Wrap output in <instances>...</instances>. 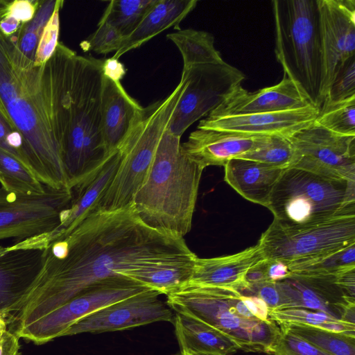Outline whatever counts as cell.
I'll return each mask as SVG.
<instances>
[{"mask_svg":"<svg viewBox=\"0 0 355 355\" xmlns=\"http://www.w3.org/2000/svg\"><path fill=\"white\" fill-rule=\"evenodd\" d=\"M238 158L257 161L287 169L293 159V148L288 137L265 135L259 145Z\"/></svg>","mask_w":355,"mask_h":355,"instance_id":"obj_36","label":"cell"},{"mask_svg":"<svg viewBox=\"0 0 355 355\" xmlns=\"http://www.w3.org/2000/svg\"><path fill=\"white\" fill-rule=\"evenodd\" d=\"M279 327L330 355H355V337L305 325L284 324Z\"/></svg>","mask_w":355,"mask_h":355,"instance_id":"obj_32","label":"cell"},{"mask_svg":"<svg viewBox=\"0 0 355 355\" xmlns=\"http://www.w3.org/2000/svg\"><path fill=\"white\" fill-rule=\"evenodd\" d=\"M0 355H21L19 338L8 329L0 338Z\"/></svg>","mask_w":355,"mask_h":355,"instance_id":"obj_47","label":"cell"},{"mask_svg":"<svg viewBox=\"0 0 355 355\" xmlns=\"http://www.w3.org/2000/svg\"><path fill=\"white\" fill-rule=\"evenodd\" d=\"M157 1H110L99 21L112 26L124 38L135 30L144 17Z\"/></svg>","mask_w":355,"mask_h":355,"instance_id":"obj_30","label":"cell"},{"mask_svg":"<svg viewBox=\"0 0 355 355\" xmlns=\"http://www.w3.org/2000/svg\"><path fill=\"white\" fill-rule=\"evenodd\" d=\"M42 67L0 32V105L33 152L40 181L54 189L69 188L42 92Z\"/></svg>","mask_w":355,"mask_h":355,"instance_id":"obj_3","label":"cell"},{"mask_svg":"<svg viewBox=\"0 0 355 355\" xmlns=\"http://www.w3.org/2000/svg\"><path fill=\"white\" fill-rule=\"evenodd\" d=\"M42 268L9 329L15 333L104 279H131L137 271L193 261L183 238L143 223L132 205L88 212L73 227L49 238Z\"/></svg>","mask_w":355,"mask_h":355,"instance_id":"obj_1","label":"cell"},{"mask_svg":"<svg viewBox=\"0 0 355 355\" xmlns=\"http://www.w3.org/2000/svg\"><path fill=\"white\" fill-rule=\"evenodd\" d=\"M103 61L59 42L42 67V92L70 189L110 154L101 135Z\"/></svg>","mask_w":355,"mask_h":355,"instance_id":"obj_2","label":"cell"},{"mask_svg":"<svg viewBox=\"0 0 355 355\" xmlns=\"http://www.w3.org/2000/svg\"><path fill=\"white\" fill-rule=\"evenodd\" d=\"M288 139L293 148L290 168L355 181V136L331 132L314 121Z\"/></svg>","mask_w":355,"mask_h":355,"instance_id":"obj_13","label":"cell"},{"mask_svg":"<svg viewBox=\"0 0 355 355\" xmlns=\"http://www.w3.org/2000/svg\"><path fill=\"white\" fill-rule=\"evenodd\" d=\"M197 3L196 0H157L135 30L123 39L112 58L119 60L125 53L139 47L171 27L180 30V23Z\"/></svg>","mask_w":355,"mask_h":355,"instance_id":"obj_25","label":"cell"},{"mask_svg":"<svg viewBox=\"0 0 355 355\" xmlns=\"http://www.w3.org/2000/svg\"><path fill=\"white\" fill-rule=\"evenodd\" d=\"M266 355H282V354H277V353H269V354H266Z\"/></svg>","mask_w":355,"mask_h":355,"instance_id":"obj_52","label":"cell"},{"mask_svg":"<svg viewBox=\"0 0 355 355\" xmlns=\"http://www.w3.org/2000/svg\"><path fill=\"white\" fill-rule=\"evenodd\" d=\"M72 198L71 189L47 187L41 195H24L0 187V241L21 240L50 232L60 223Z\"/></svg>","mask_w":355,"mask_h":355,"instance_id":"obj_12","label":"cell"},{"mask_svg":"<svg viewBox=\"0 0 355 355\" xmlns=\"http://www.w3.org/2000/svg\"><path fill=\"white\" fill-rule=\"evenodd\" d=\"M353 96H355V55L347 59L338 69L327 89L324 101H338Z\"/></svg>","mask_w":355,"mask_h":355,"instance_id":"obj_37","label":"cell"},{"mask_svg":"<svg viewBox=\"0 0 355 355\" xmlns=\"http://www.w3.org/2000/svg\"><path fill=\"white\" fill-rule=\"evenodd\" d=\"M149 288L127 277H110L85 288L73 297L15 334L42 345L64 333L80 319Z\"/></svg>","mask_w":355,"mask_h":355,"instance_id":"obj_11","label":"cell"},{"mask_svg":"<svg viewBox=\"0 0 355 355\" xmlns=\"http://www.w3.org/2000/svg\"><path fill=\"white\" fill-rule=\"evenodd\" d=\"M266 207L275 221L290 227L355 214V181L333 180L289 168L276 183Z\"/></svg>","mask_w":355,"mask_h":355,"instance_id":"obj_7","label":"cell"},{"mask_svg":"<svg viewBox=\"0 0 355 355\" xmlns=\"http://www.w3.org/2000/svg\"><path fill=\"white\" fill-rule=\"evenodd\" d=\"M178 355H225L215 352H180Z\"/></svg>","mask_w":355,"mask_h":355,"instance_id":"obj_49","label":"cell"},{"mask_svg":"<svg viewBox=\"0 0 355 355\" xmlns=\"http://www.w3.org/2000/svg\"><path fill=\"white\" fill-rule=\"evenodd\" d=\"M275 47L284 75L318 108L324 99V63L318 0H274Z\"/></svg>","mask_w":355,"mask_h":355,"instance_id":"obj_5","label":"cell"},{"mask_svg":"<svg viewBox=\"0 0 355 355\" xmlns=\"http://www.w3.org/2000/svg\"><path fill=\"white\" fill-rule=\"evenodd\" d=\"M318 5L324 53L325 96L338 69L347 59L355 55V1L318 0Z\"/></svg>","mask_w":355,"mask_h":355,"instance_id":"obj_16","label":"cell"},{"mask_svg":"<svg viewBox=\"0 0 355 355\" xmlns=\"http://www.w3.org/2000/svg\"><path fill=\"white\" fill-rule=\"evenodd\" d=\"M0 183L11 192L24 195L43 194L48 186L43 184L23 163L0 148Z\"/></svg>","mask_w":355,"mask_h":355,"instance_id":"obj_29","label":"cell"},{"mask_svg":"<svg viewBox=\"0 0 355 355\" xmlns=\"http://www.w3.org/2000/svg\"><path fill=\"white\" fill-rule=\"evenodd\" d=\"M288 266L291 275L336 276L355 268V243L311 260L288 264Z\"/></svg>","mask_w":355,"mask_h":355,"instance_id":"obj_31","label":"cell"},{"mask_svg":"<svg viewBox=\"0 0 355 355\" xmlns=\"http://www.w3.org/2000/svg\"><path fill=\"white\" fill-rule=\"evenodd\" d=\"M287 301V308L323 311L343 320L345 312L355 306L336 282V276L291 275L277 282Z\"/></svg>","mask_w":355,"mask_h":355,"instance_id":"obj_19","label":"cell"},{"mask_svg":"<svg viewBox=\"0 0 355 355\" xmlns=\"http://www.w3.org/2000/svg\"><path fill=\"white\" fill-rule=\"evenodd\" d=\"M280 334L272 352L282 355H330L279 327Z\"/></svg>","mask_w":355,"mask_h":355,"instance_id":"obj_40","label":"cell"},{"mask_svg":"<svg viewBox=\"0 0 355 355\" xmlns=\"http://www.w3.org/2000/svg\"><path fill=\"white\" fill-rule=\"evenodd\" d=\"M40 1V0L11 1L6 13L14 17L22 25L34 17Z\"/></svg>","mask_w":355,"mask_h":355,"instance_id":"obj_42","label":"cell"},{"mask_svg":"<svg viewBox=\"0 0 355 355\" xmlns=\"http://www.w3.org/2000/svg\"><path fill=\"white\" fill-rule=\"evenodd\" d=\"M269 319L277 324H300L355 337V324L320 311L288 308L269 311Z\"/></svg>","mask_w":355,"mask_h":355,"instance_id":"obj_28","label":"cell"},{"mask_svg":"<svg viewBox=\"0 0 355 355\" xmlns=\"http://www.w3.org/2000/svg\"><path fill=\"white\" fill-rule=\"evenodd\" d=\"M160 295L148 288L112 303L78 320L64 336L119 331L155 322H173V313L159 299Z\"/></svg>","mask_w":355,"mask_h":355,"instance_id":"obj_15","label":"cell"},{"mask_svg":"<svg viewBox=\"0 0 355 355\" xmlns=\"http://www.w3.org/2000/svg\"><path fill=\"white\" fill-rule=\"evenodd\" d=\"M319 108L312 105L295 110L225 116H207L198 128L234 132L251 135L288 137L312 124Z\"/></svg>","mask_w":355,"mask_h":355,"instance_id":"obj_17","label":"cell"},{"mask_svg":"<svg viewBox=\"0 0 355 355\" xmlns=\"http://www.w3.org/2000/svg\"><path fill=\"white\" fill-rule=\"evenodd\" d=\"M120 159L119 150L112 151L96 169L71 189V203L63 211L60 225L47 232L48 237L51 238L69 230L93 208L112 182Z\"/></svg>","mask_w":355,"mask_h":355,"instance_id":"obj_23","label":"cell"},{"mask_svg":"<svg viewBox=\"0 0 355 355\" xmlns=\"http://www.w3.org/2000/svg\"><path fill=\"white\" fill-rule=\"evenodd\" d=\"M186 85L168 130L181 137L196 121L220 105L245 80V74L226 62L183 67Z\"/></svg>","mask_w":355,"mask_h":355,"instance_id":"obj_10","label":"cell"},{"mask_svg":"<svg viewBox=\"0 0 355 355\" xmlns=\"http://www.w3.org/2000/svg\"><path fill=\"white\" fill-rule=\"evenodd\" d=\"M185 85L186 80L182 76L168 96L143 108L140 119L118 148L121 159L112 182L88 212L113 211L132 205L148 173L159 141L168 126Z\"/></svg>","mask_w":355,"mask_h":355,"instance_id":"obj_8","label":"cell"},{"mask_svg":"<svg viewBox=\"0 0 355 355\" xmlns=\"http://www.w3.org/2000/svg\"><path fill=\"white\" fill-rule=\"evenodd\" d=\"M102 71L105 77L114 81L120 82L125 75L126 69L124 65L117 59L112 57L103 60Z\"/></svg>","mask_w":355,"mask_h":355,"instance_id":"obj_46","label":"cell"},{"mask_svg":"<svg viewBox=\"0 0 355 355\" xmlns=\"http://www.w3.org/2000/svg\"><path fill=\"white\" fill-rule=\"evenodd\" d=\"M264 259L258 243L233 254L214 258L197 257L189 282L232 288L241 293L247 288L246 272Z\"/></svg>","mask_w":355,"mask_h":355,"instance_id":"obj_22","label":"cell"},{"mask_svg":"<svg viewBox=\"0 0 355 355\" xmlns=\"http://www.w3.org/2000/svg\"><path fill=\"white\" fill-rule=\"evenodd\" d=\"M245 292L249 293L246 295H255L261 298L268 306L269 311L287 308L286 297L278 282H265L252 285Z\"/></svg>","mask_w":355,"mask_h":355,"instance_id":"obj_41","label":"cell"},{"mask_svg":"<svg viewBox=\"0 0 355 355\" xmlns=\"http://www.w3.org/2000/svg\"><path fill=\"white\" fill-rule=\"evenodd\" d=\"M8 330V322L3 315L0 313V338Z\"/></svg>","mask_w":355,"mask_h":355,"instance_id":"obj_50","label":"cell"},{"mask_svg":"<svg viewBox=\"0 0 355 355\" xmlns=\"http://www.w3.org/2000/svg\"><path fill=\"white\" fill-rule=\"evenodd\" d=\"M312 105L297 85L284 75L277 84L248 92L239 86L209 116L284 112Z\"/></svg>","mask_w":355,"mask_h":355,"instance_id":"obj_18","label":"cell"},{"mask_svg":"<svg viewBox=\"0 0 355 355\" xmlns=\"http://www.w3.org/2000/svg\"><path fill=\"white\" fill-rule=\"evenodd\" d=\"M0 148L13 155L40 180V171L36 157L21 132L0 105Z\"/></svg>","mask_w":355,"mask_h":355,"instance_id":"obj_35","label":"cell"},{"mask_svg":"<svg viewBox=\"0 0 355 355\" xmlns=\"http://www.w3.org/2000/svg\"><path fill=\"white\" fill-rule=\"evenodd\" d=\"M336 282L344 294L355 301V268L337 275Z\"/></svg>","mask_w":355,"mask_h":355,"instance_id":"obj_45","label":"cell"},{"mask_svg":"<svg viewBox=\"0 0 355 355\" xmlns=\"http://www.w3.org/2000/svg\"><path fill=\"white\" fill-rule=\"evenodd\" d=\"M242 295L232 288L188 282L166 295V304L177 313L198 320L228 336L239 350L271 353L280 334L279 327L270 319L256 318Z\"/></svg>","mask_w":355,"mask_h":355,"instance_id":"obj_6","label":"cell"},{"mask_svg":"<svg viewBox=\"0 0 355 355\" xmlns=\"http://www.w3.org/2000/svg\"><path fill=\"white\" fill-rule=\"evenodd\" d=\"M242 299L256 318L263 321L269 320V309L261 298L255 295H242Z\"/></svg>","mask_w":355,"mask_h":355,"instance_id":"obj_44","label":"cell"},{"mask_svg":"<svg viewBox=\"0 0 355 355\" xmlns=\"http://www.w3.org/2000/svg\"><path fill=\"white\" fill-rule=\"evenodd\" d=\"M224 167V180L232 188L245 199L264 207L286 170L243 158L232 159Z\"/></svg>","mask_w":355,"mask_h":355,"instance_id":"obj_24","label":"cell"},{"mask_svg":"<svg viewBox=\"0 0 355 355\" xmlns=\"http://www.w3.org/2000/svg\"><path fill=\"white\" fill-rule=\"evenodd\" d=\"M47 246L42 234L0 245V313L8 327L40 271Z\"/></svg>","mask_w":355,"mask_h":355,"instance_id":"obj_14","label":"cell"},{"mask_svg":"<svg viewBox=\"0 0 355 355\" xmlns=\"http://www.w3.org/2000/svg\"><path fill=\"white\" fill-rule=\"evenodd\" d=\"M10 2L11 1L0 0V17L6 12Z\"/></svg>","mask_w":355,"mask_h":355,"instance_id":"obj_51","label":"cell"},{"mask_svg":"<svg viewBox=\"0 0 355 355\" xmlns=\"http://www.w3.org/2000/svg\"><path fill=\"white\" fill-rule=\"evenodd\" d=\"M64 1L58 0L56 8L40 38L37 48L34 64L42 66L53 54L59 43L60 10Z\"/></svg>","mask_w":355,"mask_h":355,"instance_id":"obj_39","label":"cell"},{"mask_svg":"<svg viewBox=\"0 0 355 355\" xmlns=\"http://www.w3.org/2000/svg\"><path fill=\"white\" fill-rule=\"evenodd\" d=\"M245 282L247 284V288L245 290L250 286L267 282L266 259H264L248 270L245 276Z\"/></svg>","mask_w":355,"mask_h":355,"instance_id":"obj_48","label":"cell"},{"mask_svg":"<svg viewBox=\"0 0 355 355\" xmlns=\"http://www.w3.org/2000/svg\"><path fill=\"white\" fill-rule=\"evenodd\" d=\"M180 138L165 130L132 205L148 227L183 238L191 229L204 169L182 153Z\"/></svg>","mask_w":355,"mask_h":355,"instance_id":"obj_4","label":"cell"},{"mask_svg":"<svg viewBox=\"0 0 355 355\" xmlns=\"http://www.w3.org/2000/svg\"><path fill=\"white\" fill-rule=\"evenodd\" d=\"M123 37L112 26L98 22L96 30L80 46L84 51H92L98 54L116 51Z\"/></svg>","mask_w":355,"mask_h":355,"instance_id":"obj_38","label":"cell"},{"mask_svg":"<svg viewBox=\"0 0 355 355\" xmlns=\"http://www.w3.org/2000/svg\"><path fill=\"white\" fill-rule=\"evenodd\" d=\"M166 37L180 52L183 67L224 62L220 53L214 46V36L208 32L192 28L180 29L168 34Z\"/></svg>","mask_w":355,"mask_h":355,"instance_id":"obj_27","label":"cell"},{"mask_svg":"<svg viewBox=\"0 0 355 355\" xmlns=\"http://www.w3.org/2000/svg\"><path fill=\"white\" fill-rule=\"evenodd\" d=\"M315 121L331 132L355 136V96L338 101H324Z\"/></svg>","mask_w":355,"mask_h":355,"instance_id":"obj_34","label":"cell"},{"mask_svg":"<svg viewBox=\"0 0 355 355\" xmlns=\"http://www.w3.org/2000/svg\"><path fill=\"white\" fill-rule=\"evenodd\" d=\"M265 259L287 264L311 260L355 243V214L306 227H284L273 220L258 241Z\"/></svg>","mask_w":355,"mask_h":355,"instance_id":"obj_9","label":"cell"},{"mask_svg":"<svg viewBox=\"0 0 355 355\" xmlns=\"http://www.w3.org/2000/svg\"><path fill=\"white\" fill-rule=\"evenodd\" d=\"M174 324L180 352H215L231 355L239 350L228 336L191 317L176 313Z\"/></svg>","mask_w":355,"mask_h":355,"instance_id":"obj_26","label":"cell"},{"mask_svg":"<svg viewBox=\"0 0 355 355\" xmlns=\"http://www.w3.org/2000/svg\"><path fill=\"white\" fill-rule=\"evenodd\" d=\"M288 264L279 260L266 259L267 282H277L291 275Z\"/></svg>","mask_w":355,"mask_h":355,"instance_id":"obj_43","label":"cell"},{"mask_svg":"<svg viewBox=\"0 0 355 355\" xmlns=\"http://www.w3.org/2000/svg\"><path fill=\"white\" fill-rule=\"evenodd\" d=\"M143 107L120 82L104 76L101 100V135L106 152L118 149L141 117Z\"/></svg>","mask_w":355,"mask_h":355,"instance_id":"obj_21","label":"cell"},{"mask_svg":"<svg viewBox=\"0 0 355 355\" xmlns=\"http://www.w3.org/2000/svg\"><path fill=\"white\" fill-rule=\"evenodd\" d=\"M58 0L40 1L34 17L22 24L12 36L20 52L34 63V59L44 28L56 8Z\"/></svg>","mask_w":355,"mask_h":355,"instance_id":"obj_33","label":"cell"},{"mask_svg":"<svg viewBox=\"0 0 355 355\" xmlns=\"http://www.w3.org/2000/svg\"><path fill=\"white\" fill-rule=\"evenodd\" d=\"M265 135L197 128L181 144V150L203 169L223 166L256 148Z\"/></svg>","mask_w":355,"mask_h":355,"instance_id":"obj_20","label":"cell"}]
</instances>
